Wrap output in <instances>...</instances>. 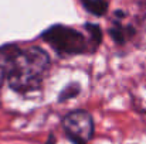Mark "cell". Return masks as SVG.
Returning <instances> with one entry per match:
<instances>
[{"mask_svg": "<svg viewBox=\"0 0 146 144\" xmlns=\"http://www.w3.org/2000/svg\"><path fill=\"white\" fill-rule=\"evenodd\" d=\"M135 34V30L131 24H123L119 18L112 21V26L109 27V36L116 44H125L128 43L132 36Z\"/></svg>", "mask_w": 146, "mask_h": 144, "instance_id": "obj_5", "label": "cell"}, {"mask_svg": "<svg viewBox=\"0 0 146 144\" xmlns=\"http://www.w3.org/2000/svg\"><path fill=\"white\" fill-rule=\"evenodd\" d=\"M80 92H81L80 84H75V82L68 84V85L60 92V95H58V102L62 103V102H67V100H70V99H74V97H77V96L80 95Z\"/></svg>", "mask_w": 146, "mask_h": 144, "instance_id": "obj_7", "label": "cell"}, {"mask_svg": "<svg viewBox=\"0 0 146 144\" xmlns=\"http://www.w3.org/2000/svg\"><path fill=\"white\" fill-rule=\"evenodd\" d=\"M50 64V55L41 47L31 45L20 48L6 79L9 88L17 93L37 91L44 81Z\"/></svg>", "mask_w": 146, "mask_h": 144, "instance_id": "obj_1", "label": "cell"}, {"mask_svg": "<svg viewBox=\"0 0 146 144\" xmlns=\"http://www.w3.org/2000/svg\"><path fill=\"white\" fill-rule=\"evenodd\" d=\"M61 126L64 134L72 144H88L95 134V122L90 112L84 109H75L68 112Z\"/></svg>", "mask_w": 146, "mask_h": 144, "instance_id": "obj_3", "label": "cell"}, {"mask_svg": "<svg viewBox=\"0 0 146 144\" xmlns=\"http://www.w3.org/2000/svg\"><path fill=\"white\" fill-rule=\"evenodd\" d=\"M46 144H55V136L51 133L48 136V139H47V141H46Z\"/></svg>", "mask_w": 146, "mask_h": 144, "instance_id": "obj_8", "label": "cell"}, {"mask_svg": "<svg viewBox=\"0 0 146 144\" xmlns=\"http://www.w3.org/2000/svg\"><path fill=\"white\" fill-rule=\"evenodd\" d=\"M41 38L62 57L87 54L97 49L90 36L64 24H54L48 27L41 33Z\"/></svg>", "mask_w": 146, "mask_h": 144, "instance_id": "obj_2", "label": "cell"}, {"mask_svg": "<svg viewBox=\"0 0 146 144\" xmlns=\"http://www.w3.org/2000/svg\"><path fill=\"white\" fill-rule=\"evenodd\" d=\"M81 4L84 6V9L88 13H91L97 17L105 16L108 11V7H109L106 0H81Z\"/></svg>", "mask_w": 146, "mask_h": 144, "instance_id": "obj_6", "label": "cell"}, {"mask_svg": "<svg viewBox=\"0 0 146 144\" xmlns=\"http://www.w3.org/2000/svg\"><path fill=\"white\" fill-rule=\"evenodd\" d=\"M20 47L17 44H6L0 47V88L6 84V79L10 74L13 61Z\"/></svg>", "mask_w": 146, "mask_h": 144, "instance_id": "obj_4", "label": "cell"}]
</instances>
